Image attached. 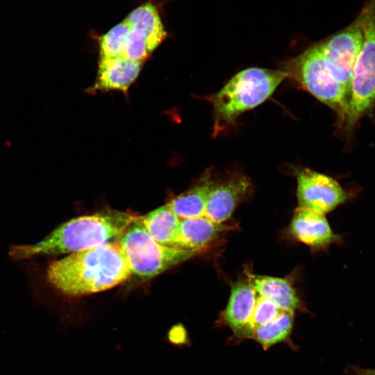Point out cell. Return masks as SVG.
<instances>
[{
	"label": "cell",
	"mask_w": 375,
	"mask_h": 375,
	"mask_svg": "<svg viewBox=\"0 0 375 375\" xmlns=\"http://www.w3.org/2000/svg\"><path fill=\"white\" fill-rule=\"evenodd\" d=\"M48 281L65 296L81 297L122 284L132 275L119 241L68 254L51 262Z\"/></svg>",
	"instance_id": "1"
},
{
	"label": "cell",
	"mask_w": 375,
	"mask_h": 375,
	"mask_svg": "<svg viewBox=\"0 0 375 375\" xmlns=\"http://www.w3.org/2000/svg\"><path fill=\"white\" fill-rule=\"evenodd\" d=\"M137 215L114 209L71 219L42 240L10 247L8 253L19 261L40 256H58L94 248L121 236Z\"/></svg>",
	"instance_id": "2"
},
{
	"label": "cell",
	"mask_w": 375,
	"mask_h": 375,
	"mask_svg": "<svg viewBox=\"0 0 375 375\" xmlns=\"http://www.w3.org/2000/svg\"><path fill=\"white\" fill-rule=\"evenodd\" d=\"M281 69L251 67L233 76L217 93L206 99L213 108V136L233 126L239 116L265 101L286 79Z\"/></svg>",
	"instance_id": "3"
},
{
	"label": "cell",
	"mask_w": 375,
	"mask_h": 375,
	"mask_svg": "<svg viewBox=\"0 0 375 375\" xmlns=\"http://www.w3.org/2000/svg\"><path fill=\"white\" fill-rule=\"evenodd\" d=\"M281 70L306 91L331 108L343 126L348 112L349 97L331 73L318 43L284 62Z\"/></svg>",
	"instance_id": "4"
},
{
	"label": "cell",
	"mask_w": 375,
	"mask_h": 375,
	"mask_svg": "<svg viewBox=\"0 0 375 375\" xmlns=\"http://www.w3.org/2000/svg\"><path fill=\"white\" fill-rule=\"evenodd\" d=\"M362 42L353 69L348 112L343 126L351 131L375 105V0H366L356 16Z\"/></svg>",
	"instance_id": "5"
},
{
	"label": "cell",
	"mask_w": 375,
	"mask_h": 375,
	"mask_svg": "<svg viewBox=\"0 0 375 375\" xmlns=\"http://www.w3.org/2000/svg\"><path fill=\"white\" fill-rule=\"evenodd\" d=\"M121 236L119 242L132 274L144 279L155 277L203 251L162 245L135 219Z\"/></svg>",
	"instance_id": "6"
},
{
	"label": "cell",
	"mask_w": 375,
	"mask_h": 375,
	"mask_svg": "<svg viewBox=\"0 0 375 375\" xmlns=\"http://www.w3.org/2000/svg\"><path fill=\"white\" fill-rule=\"evenodd\" d=\"M362 42V31L356 17L347 26L318 42L334 77L349 97L353 69Z\"/></svg>",
	"instance_id": "7"
},
{
	"label": "cell",
	"mask_w": 375,
	"mask_h": 375,
	"mask_svg": "<svg viewBox=\"0 0 375 375\" xmlns=\"http://www.w3.org/2000/svg\"><path fill=\"white\" fill-rule=\"evenodd\" d=\"M294 175L298 207L325 215L349 199L346 190L329 176L308 168L295 169Z\"/></svg>",
	"instance_id": "8"
},
{
	"label": "cell",
	"mask_w": 375,
	"mask_h": 375,
	"mask_svg": "<svg viewBox=\"0 0 375 375\" xmlns=\"http://www.w3.org/2000/svg\"><path fill=\"white\" fill-rule=\"evenodd\" d=\"M251 192V183L246 176L228 175L222 181L215 182L207 199L204 216L217 224H224Z\"/></svg>",
	"instance_id": "9"
},
{
	"label": "cell",
	"mask_w": 375,
	"mask_h": 375,
	"mask_svg": "<svg viewBox=\"0 0 375 375\" xmlns=\"http://www.w3.org/2000/svg\"><path fill=\"white\" fill-rule=\"evenodd\" d=\"M258 294L245 280H238L231 286L227 306L222 314L223 323L231 328L238 339L251 338V324Z\"/></svg>",
	"instance_id": "10"
},
{
	"label": "cell",
	"mask_w": 375,
	"mask_h": 375,
	"mask_svg": "<svg viewBox=\"0 0 375 375\" xmlns=\"http://www.w3.org/2000/svg\"><path fill=\"white\" fill-rule=\"evenodd\" d=\"M290 231L298 241L314 248L326 247L338 240L325 215L305 208L295 210Z\"/></svg>",
	"instance_id": "11"
},
{
	"label": "cell",
	"mask_w": 375,
	"mask_h": 375,
	"mask_svg": "<svg viewBox=\"0 0 375 375\" xmlns=\"http://www.w3.org/2000/svg\"><path fill=\"white\" fill-rule=\"evenodd\" d=\"M142 62L123 56L100 58L94 85L90 92L119 90L126 92L138 78Z\"/></svg>",
	"instance_id": "12"
},
{
	"label": "cell",
	"mask_w": 375,
	"mask_h": 375,
	"mask_svg": "<svg viewBox=\"0 0 375 375\" xmlns=\"http://www.w3.org/2000/svg\"><path fill=\"white\" fill-rule=\"evenodd\" d=\"M226 224H217L206 216L181 219L176 248L204 251L224 231Z\"/></svg>",
	"instance_id": "13"
},
{
	"label": "cell",
	"mask_w": 375,
	"mask_h": 375,
	"mask_svg": "<svg viewBox=\"0 0 375 375\" xmlns=\"http://www.w3.org/2000/svg\"><path fill=\"white\" fill-rule=\"evenodd\" d=\"M245 276L258 295L273 301L281 310L294 313L301 308L299 296L288 279L255 274L247 269Z\"/></svg>",
	"instance_id": "14"
},
{
	"label": "cell",
	"mask_w": 375,
	"mask_h": 375,
	"mask_svg": "<svg viewBox=\"0 0 375 375\" xmlns=\"http://www.w3.org/2000/svg\"><path fill=\"white\" fill-rule=\"evenodd\" d=\"M181 219L167 203L146 215L137 216L139 223L148 234L158 243L176 248L178 230Z\"/></svg>",
	"instance_id": "15"
},
{
	"label": "cell",
	"mask_w": 375,
	"mask_h": 375,
	"mask_svg": "<svg viewBox=\"0 0 375 375\" xmlns=\"http://www.w3.org/2000/svg\"><path fill=\"white\" fill-rule=\"evenodd\" d=\"M214 183L210 174L206 173L195 185L172 199L167 204L180 219L203 216Z\"/></svg>",
	"instance_id": "16"
},
{
	"label": "cell",
	"mask_w": 375,
	"mask_h": 375,
	"mask_svg": "<svg viewBox=\"0 0 375 375\" xmlns=\"http://www.w3.org/2000/svg\"><path fill=\"white\" fill-rule=\"evenodd\" d=\"M294 314L283 311L270 323L256 327L253 330L251 338L265 349L287 340L293 328Z\"/></svg>",
	"instance_id": "17"
},
{
	"label": "cell",
	"mask_w": 375,
	"mask_h": 375,
	"mask_svg": "<svg viewBox=\"0 0 375 375\" xmlns=\"http://www.w3.org/2000/svg\"><path fill=\"white\" fill-rule=\"evenodd\" d=\"M161 42L142 28L129 24L122 56L143 62Z\"/></svg>",
	"instance_id": "18"
},
{
	"label": "cell",
	"mask_w": 375,
	"mask_h": 375,
	"mask_svg": "<svg viewBox=\"0 0 375 375\" xmlns=\"http://www.w3.org/2000/svg\"><path fill=\"white\" fill-rule=\"evenodd\" d=\"M128 23L139 27L151 36L162 41L167 33L156 8L151 3H145L131 11L126 18Z\"/></svg>",
	"instance_id": "19"
},
{
	"label": "cell",
	"mask_w": 375,
	"mask_h": 375,
	"mask_svg": "<svg viewBox=\"0 0 375 375\" xmlns=\"http://www.w3.org/2000/svg\"><path fill=\"white\" fill-rule=\"evenodd\" d=\"M129 24L126 19L99 38L100 58H112L123 56Z\"/></svg>",
	"instance_id": "20"
},
{
	"label": "cell",
	"mask_w": 375,
	"mask_h": 375,
	"mask_svg": "<svg viewBox=\"0 0 375 375\" xmlns=\"http://www.w3.org/2000/svg\"><path fill=\"white\" fill-rule=\"evenodd\" d=\"M283 311L273 301L258 294L251 320L253 330L274 321Z\"/></svg>",
	"instance_id": "21"
},
{
	"label": "cell",
	"mask_w": 375,
	"mask_h": 375,
	"mask_svg": "<svg viewBox=\"0 0 375 375\" xmlns=\"http://www.w3.org/2000/svg\"><path fill=\"white\" fill-rule=\"evenodd\" d=\"M358 375H375V369H359Z\"/></svg>",
	"instance_id": "22"
}]
</instances>
